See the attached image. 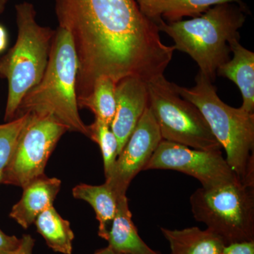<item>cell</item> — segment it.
<instances>
[{
    "mask_svg": "<svg viewBox=\"0 0 254 254\" xmlns=\"http://www.w3.org/2000/svg\"><path fill=\"white\" fill-rule=\"evenodd\" d=\"M59 26L70 33L78 60L77 100L101 76L148 82L163 76L175 46L164 44L158 24L135 0H55Z\"/></svg>",
    "mask_w": 254,
    "mask_h": 254,
    "instance_id": "obj_1",
    "label": "cell"
},
{
    "mask_svg": "<svg viewBox=\"0 0 254 254\" xmlns=\"http://www.w3.org/2000/svg\"><path fill=\"white\" fill-rule=\"evenodd\" d=\"M173 84L177 93L194 104L203 115L239 180L254 187V113L225 104L213 81L200 71L192 88Z\"/></svg>",
    "mask_w": 254,
    "mask_h": 254,
    "instance_id": "obj_2",
    "label": "cell"
},
{
    "mask_svg": "<svg viewBox=\"0 0 254 254\" xmlns=\"http://www.w3.org/2000/svg\"><path fill=\"white\" fill-rule=\"evenodd\" d=\"M78 60L71 35L58 26L52 41L49 60L43 78L24 97L16 117L45 114L54 117L67 128L89 136L88 126L78 112L76 77Z\"/></svg>",
    "mask_w": 254,
    "mask_h": 254,
    "instance_id": "obj_3",
    "label": "cell"
},
{
    "mask_svg": "<svg viewBox=\"0 0 254 254\" xmlns=\"http://www.w3.org/2000/svg\"><path fill=\"white\" fill-rule=\"evenodd\" d=\"M224 3L210 8L200 16L186 21L158 23L160 31L175 42V50L190 55L200 68V72L215 81L217 70L230 60L229 43L240 38L239 30L247 18L240 4Z\"/></svg>",
    "mask_w": 254,
    "mask_h": 254,
    "instance_id": "obj_4",
    "label": "cell"
},
{
    "mask_svg": "<svg viewBox=\"0 0 254 254\" xmlns=\"http://www.w3.org/2000/svg\"><path fill=\"white\" fill-rule=\"evenodd\" d=\"M16 43L0 59V76L8 81L5 122L14 120L28 92L41 81L49 60L54 30L38 24L31 3L16 5Z\"/></svg>",
    "mask_w": 254,
    "mask_h": 254,
    "instance_id": "obj_5",
    "label": "cell"
},
{
    "mask_svg": "<svg viewBox=\"0 0 254 254\" xmlns=\"http://www.w3.org/2000/svg\"><path fill=\"white\" fill-rule=\"evenodd\" d=\"M193 218L225 245L254 240V187L240 181L200 187L190 197Z\"/></svg>",
    "mask_w": 254,
    "mask_h": 254,
    "instance_id": "obj_6",
    "label": "cell"
},
{
    "mask_svg": "<svg viewBox=\"0 0 254 254\" xmlns=\"http://www.w3.org/2000/svg\"><path fill=\"white\" fill-rule=\"evenodd\" d=\"M148 107L163 140L193 149L221 150L198 108L180 96L164 75L147 82Z\"/></svg>",
    "mask_w": 254,
    "mask_h": 254,
    "instance_id": "obj_7",
    "label": "cell"
},
{
    "mask_svg": "<svg viewBox=\"0 0 254 254\" xmlns=\"http://www.w3.org/2000/svg\"><path fill=\"white\" fill-rule=\"evenodd\" d=\"M67 131L64 125L51 115L28 114L1 183L23 188L45 175L48 159Z\"/></svg>",
    "mask_w": 254,
    "mask_h": 254,
    "instance_id": "obj_8",
    "label": "cell"
},
{
    "mask_svg": "<svg viewBox=\"0 0 254 254\" xmlns=\"http://www.w3.org/2000/svg\"><path fill=\"white\" fill-rule=\"evenodd\" d=\"M168 170L194 177L205 189L238 182L221 150L193 149L162 140L144 170Z\"/></svg>",
    "mask_w": 254,
    "mask_h": 254,
    "instance_id": "obj_9",
    "label": "cell"
},
{
    "mask_svg": "<svg viewBox=\"0 0 254 254\" xmlns=\"http://www.w3.org/2000/svg\"><path fill=\"white\" fill-rule=\"evenodd\" d=\"M162 140L158 124L148 107L105 178L118 197L127 195L132 180L144 170Z\"/></svg>",
    "mask_w": 254,
    "mask_h": 254,
    "instance_id": "obj_10",
    "label": "cell"
},
{
    "mask_svg": "<svg viewBox=\"0 0 254 254\" xmlns=\"http://www.w3.org/2000/svg\"><path fill=\"white\" fill-rule=\"evenodd\" d=\"M116 112L110 128L118 142V155L148 107L147 82L135 76L124 78L115 87Z\"/></svg>",
    "mask_w": 254,
    "mask_h": 254,
    "instance_id": "obj_11",
    "label": "cell"
},
{
    "mask_svg": "<svg viewBox=\"0 0 254 254\" xmlns=\"http://www.w3.org/2000/svg\"><path fill=\"white\" fill-rule=\"evenodd\" d=\"M61 185L59 179L45 175L33 180L23 187L22 196L12 207L9 216L23 229H28L40 214L53 206Z\"/></svg>",
    "mask_w": 254,
    "mask_h": 254,
    "instance_id": "obj_12",
    "label": "cell"
},
{
    "mask_svg": "<svg viewBox=\"0 0 254 254\" xmlns=\"http://www.w3.org/2000/svg\"><path fill=\"white\" fill-rule=\"evenodd\" d=\"M234 38L229 43L233 58L222 64L217 74L231 80L240 88L243 98L242 108L254 113V53Z\"/></svg>",
    "mask_w": 254,
    "mask_h": 254,
    "instance_id": "obj_13",
    "label": "cell"
},
{
    "mask_svg": "<svg viewBox=\"0 0 254 254\" xmlns=\"http://www.w3.org/2000/svg\"><path fill=\"white\" fill-rule=\"evenodd\" d=\"M107 241L108 247L118 254H161L150 248L138 235L127 195L118 197L116 213Z\"/></svg>",
    "mask_w": 254,
    "mask_h": 254,
    "instance_id": "obj_14",
    "label": "cell"
},
{
    "mask_svg": "<svg viewBox=\"0 0 254 254\" xmlns=\"http://www.w3.org/2000/svg\"><path fill=\"white\" fill-rule=\"evenodd\" d=\"M160 231L170 245L171 254H222L225 242L218 235L206 229L197 227L183 230L160 227Z\"/></svg>",
    "mask_w": 254,
    "mask_h": 254,
    "instance_id": "obj_15",
    "label": "cell"
},
{
    "mask_svg": "<svg viewBox=\"0 0 254 254\" xmlns=\"http://www.w3.org/2000/svg\"><path fill=\"white\" fill-rule=\"evenodd\" d=\"M72 194L75 198L85 200L93 207L99 222L98 235L108 240L118 206V196L113 189L106 182L96 186L80 184L73 187Z\"/></svg>",
    "mask_w": 254,
    "mask_h": 254,
    "instance_id": "obj_16",
    "label": "cell"
},
{
    "mask_svg": "<svg viewBox=\"0 0 254 254\" xmlns=\"http://www.w3.org/2000/svg\"><path fill=\"white\" fill-rule=\"evenodd\" d=\"M37 231L54 252L64 254L72 253L74 234L70 222L60 216L54 206L40 214L34 222Z\"/></svg>",
    "mask_w": 254,
    "mask_h": 254,
    "instance_id": "obj_17",
    "label": "cell"
},
{
    "mask_svg": "<svg viewBox=\"0 0 254 254\" xmlns=\"http://www.w3.org/2000/svg\"><path fill=\"white\" fill-rule=\"evenodd\" d=\"M115 87L116 83L111 78L107 76L98 78L91 93L78 100V107L91 110L95 119L110 126L116 112Z\"/></svg>",
    "mask_w": 254,
    "mask_h": 254,
    "instance_id": "obj_18",
    "label": "cell"
},
{
    "mask_svg": "<svg viewBox=\"0 0 254 254\" xmlns=\"http://www.w3.org/2000/svg\"><path fill=\"white\" fill-rule=\"evenodd\" d=\"M238 0H162L161 17L169 22L182 21L185 16L196 17L210 8Z\"/></svg>",
    "mask_w": 254,
    "mask_h": 254,
    "instance_id": "obj_19",
    "label": "cell"
},
{
    "mask_svg": "<svg viewBox=\"0 0 254 254\" xmlns=\"http://www.w3.org/2000/svg\"><path fill=\"white\" fill-rule=\"evenodd\" d=\"M89 137L99 145L103 155L105 177L106 178L113 170L118 156V142L109 125L95 119L94 123L88 126Z\"/></svg>",
    "mask_w": 254,
    "mask_h": 254,
    "instance_id": "obj_20",
    "label": "cell"
},
{
    "mask_svg": "<svg viewBox=\"0 0 254 254\" xmlns=\"http://www.w3.org/2000/svg\"><path fill=\"white\" fill-rule=\"evenodd\" d=\"M28 114L0 125V183L12 156L16 141L27 120Z\"/></svg>",
    "mask_w": 254,
    "mask_h": 254,
    "instance_id": "obj_21",
    "label": "cell"
},
{
    "mask_svg": "<svg viewBox=\"0 0 254 254\" xmlns=\"http://www.w3.org/2000/svg\"><path fill=\"white\" fill-rule=\"evenodd\" d=\"M142 12L158 24L161 21L162 0H136Z\"/></svg>",
    "mask_w": 254,
    "mask_h": 254,
    "instance_id": "obj_22",
    "label": "cell"
},
{
    "mask_svg": "<svg viewBox=\"0 0 254 254\" xmlns=\"http://www.w3.org/2000/svg\"><path fill=\"white\" fill-rule=\"evenodd\" d=\"M222 254H254V240L227 245Z\"/></svg>",
    "mask_w": 254,
    "mask_h": 254,
    "instance_id": "obj_23",
    "label": "cell"
},
{
    "mask_svg": "<svg viewBox=\"0 0 254 254\" xmlns=\"http://www.w3.org/2000/svg\"><path fill=\"white\" fill-rule=\"evenodd\" d=\"M21 239L9 236L0 230V254H8L16 250Z\"/></svg>",
    "mask_w": 254,
    "mask_h": 254,
    "instance_id": "obj_24",
    "label": "cell"
},
{
    "mask_svg": "<svg viewBox=\"0 0 254 254\" xmlns=\"http://www.w3.org/2000/svg\"><path fill=\"white\" fill-rule=\"evenodd\" d=\"M34 245V239L31 235H23L17 249L8 254H32Z\"/></svg>",
    "mask_w": 254,
    "mask_h": 254,
    "instance_id": "obj_25",
    "label": "cell"
},
{
    "mask_svg": "<svg viewBox=\"0 0 254 254\" xmlns=\"http://www.w3.org/2000/svg\"><path fill=\"white\" fill-rule=\"evenodd\" d=\"M7 43V33L5 28L0 25V53H2L6 49Z\"/></svg>",
    "mask_w": 254,
    "mask_h": 254,
    "instance_id": "obj_26",
    "label": "cell"
},
{
    "mask_svg": "<svg viewBox=\"0 0 254 254\" xmlns=\"http://www.w3.org/2000/svg\"><path fill=\"white\" fill-rule=\"evenodd\" d=\"M94 254H118L115 253V252L111 248H110L109 247H107L106 248L102 249V250H100L97 251Z\"/></svg>",
    "mask_w": 254,
    "mask_h": 254,
    "instance_id": "obj_27",
    "label": "cell"
},
{
    "mask_svg": "<svg viewBox=\"0 0 254 254\" xmlns=\"http://www.w3.org/2000/svg\"><path fill=\"white\" fill-rule=\"evenodd\" d=\"M7 0H0V14L4 11Z\"/></svg>",
    "mask_w": 254,
    "mask_h": 254,
    "instance_id": "obj_28",
    "label": "cell"
}]
</instances>
